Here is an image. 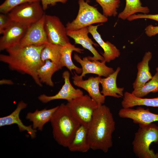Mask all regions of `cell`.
I'll return each mask as SVG.
<instances>
[{"instance_id":"obj_4","label":"cell","mask_w":158,"mask_h":158,"mask_svg":"<svg viewBox=\"0 0 158 158\" xmlns=\"http://www.w3.org/2000/svg\"><path fill=\"white\" fill-rule=\"evenodd\" d=\"M132 142L133 151L138 158H158L150 149L152 142L158 143V126L153 123L139 124Z\"/></svg>"},{"instance_id":"obj_24","label":"cell","mask_w":158,"mask_h":158,"mask_svg":"<svg viewBox=\"0 0 158 158\" xmlns=\"http://www.w3.org/2000/svg\"><path fill=\"white\" fill-rule=\"evenodd\" d=\"M62 68L59 65L49 60H45L37 71L40 82L49 86L53 87L54 83L52 80V76L54 73Z\"/></svg>"},{"instance_id":"obj_27","label":"cell","mask_w":158,"mask_h":158,"mask_svg":"<svg viewBox=\"0 0 158 158\" xmlns=\"http://www.w3.org/2000/svg\"><path fill=\"white\" fill-rule=\"evenodd\" d=\"M158 92V73L157 72L152 78L143 86L136 90H133L131 93L136 97L143 98L149 93Z\"/></svg>"},{"instance_id":"obj_10","label":"cell","mask_w":158,"mask_h":158,"mask_svg":"<svg viewBox=\"0 0 158 158\" xmlns=\"http://www.w3.org/2000/svg\"><path fill=\"white\" fill-rule=\"evenodd\" d=\"M29 25L12 21L0 38V51L18 46Z\"/></svg>"},{"instance_id":"obj_21","label":"cell","mask_w":158,"mask_h":158,"mask_svg":"<svg viewBox=\"0 0 158 158\" xmlns=\"http://www.w3.org/2000/svg\"><path fill=\"white\" fill-rule=\"evenodd\" d=\"M58 106L47 109L45 108L40 110L36 109L33 112H28L26 116V119L32 123V127L42 131L44 125L50 120Z\"/></svg>"},{"instance_id":"obj_25","label":"cell","mask_w":158,"mask_h":158,"mask_svg":"<svg viewBox=\"0 0 158 158\" xmlns=\"http://www.w3.org/2000/svg\"><path fill=\"white\" fill-rule=\"evenodd\" d=\"M126 4L124 10L118 15L122 20L127 19L130 16L137 13L147 14L150 10L147 6H143L140 0H126Z\"/></svg>"},{"instance_id":"obj_35","label":"cell","mask_w":158,"mask_h":158,"mask_svg":"<svg viewBox=\"0 0 158 158\" xmlns=\"http://www.w3.org/2000/svg\"><path fill=\"white\" fill-rule=\"evenodd\" d=\"M156 72L158 73V66L156 68Z\"/></svg>"},{"instance_id":"obj_19","label":"cell","mask_w":158,"mask_h":158,"mask_svg":"<svg viewBox=\"0 0 158 158\" xmlns=\"http://www.w3.org/2000/svg\"><path fill=\"white\" fill-rule=\"evenodd\" d=\"M152 57L150 51L145 53L142 60L139 62L137 67L138 72L136 78L133 83V90L139 89L143 86L152 78L150 71L149 62Z\"/></svg>"},{"instance_id":"obj_13","label":"cell","mask_w":158,"mask_h":158,"mask_svg":"<svg viewBox=\"0 0 158 158\" xmlns=\"http://www.w3.org/2000/svg\"><path fill=\"white\" fill-rule=\"evenodd\" d=\"M73 58L81 66L82 72L80 75L83 78L89 73L95 74L100 77L106 78L115 71L113 68L107 66L106 62L104 61L100 62L99 61H91L87 56L84 57L82 59L75 54L74 55Z\"/></svg>"},{"instance_id":"obj_32","label":"cell","mask_w":158,"mask_h":158,"mask_svg":"<svg viewBox=\"0 0 158 158\" xmlns=\"http://www.w3.org/2000/svg\"><path fill=\"white\" fill-rule=\"evenodd\" d=\"M68 0H40L41 5L43 10L45 11L49 6H54L58 2L65 3Z\"/></svg>"},{"instance_id":"obj_5","label":"cell","mask_w":158,"mask_h":158,"mask_svg":"<svg viewBox=\"0 0 158 158\" xmlns=\"http://www.w3.org/2000/svg\"><path fill=\"white\" fill-rule=\"evenodd\" d=\"M66 105L71 115L80 125L87 128L95 111L99 106L97 102L87 95L68 101Z\"/></svg>"},{"instance_id":"obj_36","label":"cell","mask_w":158,"mask_h":158,"mask_svg":"<svg viewBox=\"0 0 158 158\" xmlns=\"http://www.w3.org/2000/svg\"><path fill=\"white\" fill-rule=\"evenodd\" d=\"M157 154H158V153Z\"/></svg>"},{"instance_id":"obj_29","label":"cell","mask_w":158,"mask_h":158,"mask_svg":"<svg viewBox=\"0 0 158 158\" xmlns=\"http://www.w3.org/2000/svg\"><path fill=\"white\" fill-rule=\"evenodd\" d=\"M35 1H40V0H5L0 5V12L7 14L18 5L27 2Z\"/></svg>"},{"instance_id":"obj_16","label":"cell","mask_w":158,"mask_h":158,"mask_svg":"<svg viewBox=\"0 0 158 158\" xmlns=\"http://www.w3.org/2000/svg\"><path fill=\"white\" fill-rule=\"evenodd\" d=\"M27 106V104L23 101L19 102L16 109L11 114L6 116L0 117V127L16 124L20 131H26L31 138H35L36 137L37 130L33 129L31 125L29 126L24 125L19 117L21 111L26 108Z\"/></svg>"},{"instance_id":"obj_28","label":"cell","mask_w":158,"mask_h":158,"mask_svg":"<svg viewBox=\"0 0 158 158\" xmlns=\"http://www.w3.org/2000/svg\"><path fill=\"white\" fill-rule=\"evenodd\" d=\"M101 6L103 15L106 17L115 16L120 6V0H95Z\"/></svg>"},{"instance_id":"obj_20","label":"cell","mask_w":158,"mask_h":158,"mask_svg":"<svg viewBox=\"0 0 158 158\" xmlns=\"http://www.w3.org/2000/svg\"><path fill=\"white\" fill-rule=\"evenodd\" d=\"M88 129L83 126L80 125L67 147L70 151L84 153L90 149L88 138Z\"/></svg>"},{"instance_id":"obj_17","label":"cell","mask_w":158,"mask_h":158,"mask_svg":"<svg viewBox=\"0 0 158 158\" xmlns=\"http://www.w3.org/2000/svg\"><path fill=\"white\" fill-rule=\"evenodd\" d=\"M102 24L96 25H92L87 27L89 33L92 35L94 39L104 50V53L102 54L104 59V61L109 63L118 57L120 55V52L114 44L108 41H104L102 38L97 30L98 26Z\"/></svg>"},{"instance_id":"obj_2","label":"cell","mask_w":158,"mask_h":158,"mask_svg":"<svg viewBox=\"0 0 158 158\" xmlns=\"http://www.w3.org/2000/svg\"><path fill=\"white\" fill-rule=\"evenodd\" d=\"M115 122L109 107L102 104L94 114L88 129V138L90 149L107 152L113 146L112 134Z\"/></svg>"},{"instance_id":"obj_7","label":"cell","mask_w":158,"mask_h":158,"mask_svg":"<svg viewBox=\"0 0 158 158\" xmlns=\"http://www.w3.org/2000/svg\"><path fill=\"white\" fill-rule=\"evenodd\" d=\"M40 2L23 4L13 8L8 14L13 21L31 24L40 20L45 14Z\"/></svg>"},{"instance_id":"obj_15","label":"cell","mask_w":158,"mask_h":158,"mask_svg":"<svg viewBox=\"0 0 158 158\" xmlns=\"http://www.w3.org/2000/svg\"><path fill=\"white\" fill-rule=\"evenodd\" d=\"M68 36L73 38L75 44H80L84 48L88 49L93 54V56H88V59L91 61H104L102 56L101 55L94 47L97 45L94 43L88 36L89 33L87 27H85L76 30L67 31Z\"/></svg>"},{"instance_id":"obj_1","label":"cell","mask_w":158,"mask_h":158,"mask_svg":"<svg viewBox=\"0 0 158 158\" xmlns=\"http://www.w3.org/2000/svg\"><path fill=\"white\" fill-rule=\"evenodd\" d=\"M44 45L17 46L7 49L8 54H0V61L7 64L11 70L29 75L37 85L42 87L37 71L44 63L41 54Z\"/></svg>"},{"instance_id":"obj_31","label":"cell","mask_w":158,"mask_h":158,"mask_svg":"<svg viewBox=\"0 0 158 158\" xmlns=\"http://www.w3.org/2000/svg\"><path fill=\"white\" fill-rule=\"evenodd\" d=\"M140 18H146L152 19L158 22V14H134L129 16L127 19L129 21H132Z\"/></svg>"},{"instance_id":"obj_34","label":"cell","mask_w":158,"mask_h":158,"mask_svg":"<svg viewBox=\"0 0 158 158\" xmlns=\"http://www.w3.org/2000/svg\"><path fill=\"white\" fill-rule=\"evenodd\" d=\"M0 83L1 85H12L13 84V83L11 80L4 79L0 80Z\"/></svg>"},{"instance_id":"obj_33","label":"cell","mask_w":158,"mask_h":158,"mask_svg":"<svg viewBox=\"0 0 158 158\" xmlns=\"http://www.w3.org/2000/svg\"><path fill=\"white\" fill-rule=\"evenodd\" d=\"M145 33L148 37H151L158 34V26L152 25L147 26L145 28Z\"/></svg>"},{"instance_id":"obj_8","label":"cell","mask_w":158,"mask_h":158,"mask_svg":"<svg viewBox=\"0 0 158 158\" xmlns=\"http://www.w3.org/2000/svg\"><path fill=\"white\" fill-rule=\"evenodd\" d=\"M44 28L49 42L60 47L70 43L66 28L58 17L45 14Z\"/></svg>"},{"instance_id":"obj_14","label":"cell","mask_w":158,"mask_h":158,"mask_svg":"<svg viewBox=\"0 0 158 158\" xmlns=\"http://www.w3.org/2000/svg\"><path fill=\"white\" fill-rule=\"evenodd\" d=\"M118 115L121 118L130 119L138 125L149 124L158 121V114L151 112L149 109L140 107L136 109L122 108L119 110Z\"/></svg>"},{"instance_id":"obj_3","label":"cell","mask_w":158,"mask_h":158,"mask_svg":"<svg viewBox=\"0 0 158 158\" xmlns=\"http://www.w3.org/2000/svg\"><path fill=\"white\" fill-rule=\"evenodd\" d=\"M50 122L54 139L59 145L67 147L80 124L71 115L66 104L58 106Z\"/></svg>"},{"instance_id":"obj_11","label":"cell","mask_w":158,"mask_h":158,"mask_svg":"<svg viewBox=\"0 0 158 158\" xmlns=\"http://www.w3.org/2000/svg\"><path fill=\"white\" fill-rule=\"evenodd\" d=\"M62 77L64 83L59 92L53 96H47L44 94L40 95L38 97L40 101L44 103L51 101L59 99H65L68 101L83 95V92L79 89L75 88L71 84L70 80V74L68 71L63 72Z\"/></svg>"},{"instance_id":"obj_22","label":"cell","mask_w":158,"mask_h":158,"mask_svg":"<svg viewBox=\"0 0 158 158\" xmlns=\"http://www.w3.org/2000/svg\"><path fill=\"white\" fill-rule=\"evenodd\" d=\"M84 49L76 47L70 43L61 47V56L60 64L62 68L66 67L72 73V70H75L76 73H81L82 69L76 66L73 63L71 58L73 51L82 53Z\"/></svg>"},{"instance_id":"obj_6","label":"cell","mask_w":158,"mask_h":158,"mask_svg":"<svg viewBox=\"0 0 158 158\" xmlns=\"http://www.w3.org/2000/svg\"><path fill=\"white\" fill-rule=\"evenodd\" d=\"M79 10L75 18L66 25L67 30H76L87 27L93 24L105 23L107 17L100 13L97 8L89 5L84 0H79Z\"/></svg>"},{"instance_id":"obj_26","label":"cell","mask_w":158,"mask_h":158,"mask_svg":"<svg viewBox=\"0 0 158 158\" xmlns=\"http://www.w3.org/2000/svg\"><path fill=\"white\" fill-rule=\"evenodd\" d=\"M61 48L49 42L45 44L41 54L42 61L44 62L45 60H49L60 66Z\"/></svg>"},{"instance_id":"obj_9","label":"cell","mask_w":158,"mask_h":158,"mask_svg":"<svg viewBox=\"0 0 158 158\" xmlns=\"http://www.w3.org/2000/svg\"><path fill=\"white\" fill-rule=\"evenodd\" d=\"M45 15L38 21L29 25L20 41L19 47L40 46L49 42L44 28Z\"/></svg>"},{"instance_id":"obj_12","label":"cell","mask_w":158,"mask_h":158,"mask_svg":"<svg viewBox=\"0 0 158 158\" xmlns=\"http://www.w3.org/2000/svg\"><path fill=\"white\" fill-rule=\"evenodd\" d=\"M74 72L75 75L72 78L74 85L86 91L89 95L97 102L99 106L103 104L105 102V97L101 94L99 90V84L100 83L101 77L92 76L87 80H83L80 75Z\"/></svg>"},{"instance_id":"obj_23","label":"cell","mask_w":158,"mask_h":158,"mask_svg":"<svg viewBox=\"0 0 158 158\" xmlns=\"http://www.w3.org/2000/svg\"><path fill=\"white\" fill-rule=\"evenodd\" d=\"M121 102L123 108H132L137 106L158 107V97L144 98L135 97L131 93L125 92Z\"/></svg>"},{"instance_id":"obj_18","label":"cell","mask_w":158,"mask_h":158,"mask_svg":"<svg viewBox=\"0 0 158 158\" xmlns=\"http://www.w3.org/2000/svg\"><path fill=\"white\" fill-rule=\"evenodd\" d=\"M121 70L118 67L114 71L105 78H101L100 83L102 86L101 93L104 97L111 96L116 98L123 97V87H118L116 85L117 75Z\"/></svg>"},{"instance_id":"obj_30","label":"cell","mask_w":158,"mask_h":158,"mask_svg":"<svg viewBox=\"0 0 158 158\" xmlns=\"http://www.w3.org/2000/svg\"><path fill=\"white\" fill-rule=\"evenodd\" d=\"M13 21L7 14H0V34H2L5 29Z\"/></svg>"}]
</instances>
